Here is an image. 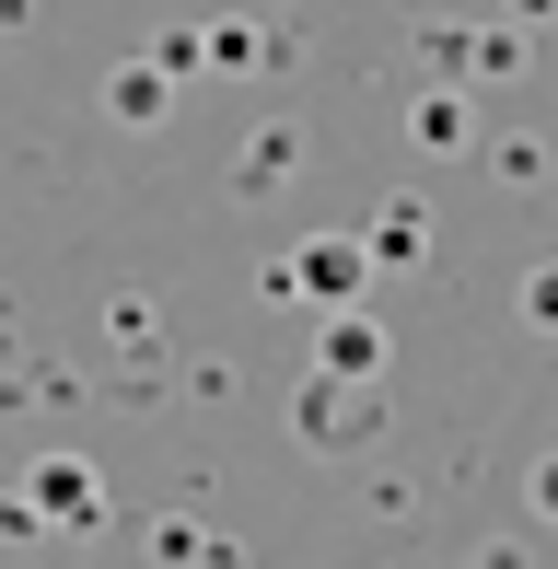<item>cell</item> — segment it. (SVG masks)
<instances>
[]
</instances>
